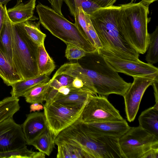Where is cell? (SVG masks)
<instances>
[{
  "label": "cell",
  "instance_id": "1",
  "mask_svg": "<svg viewBox=\"0 0 158 158\" xmlns=\"http://www.w3.org/2000/svg\"><path fill=\"white\" fill-rule=\"evenodd\" d=\"M87 55V67L76 63L72 69V76L81 80L85 88L93 95L106 96L115 94L123 96L131 83L125 81L98 50Z\"/></svg>",
  "mask_w": 158,
  "mask_h": 158
},
{
  "label": "cell",
  "instance_id": "2",
  "mask_svg": "<svg viewBox=\"0 0 158 158\" xmlns=\"http://www.w3.org/2000/svg\"><path fill=\"white\" fill-rule=\"evenodd\" d=\"M120 6L99 8L90 15L103 49L127 60L137 61L139 54L119 28L117 17Z\"/></svg>",
  "mask_w": 158,
  "mask_h": 158
},
{
  "label": "cell",
  "instance_id": "3",
  "mask_svg": "<svg viewBox=\"0 0 158 158\" xmlns=\"http://www.w3.org/2000/svg\"><path fill=\"white\" fill-rule=\"evenodd\" d=\"M148 6L142 1L121 5L117 15L119 28L139 54L146 52L149 43Z\"/></svg>",
  "mask_w": 158,
  "mask_h": 158
},
{
  "label": "cell",
  "instance_id": "4",
  "mask_svg": "<svg viewBox=\"0 0 158 158\" xmlns=\"http://www.w3.org/2000/svg\"><path fill=\"white\" fill-rule=\"evenodd\" d=\"M35 7L40 24L66 44H70L77 46L87 53H92L97 50L84 37L75 24L64 16L40 2Z\"/></svg>",
  "mask_w": 158,
  "mask_h": 158
},
{
  "label": "cell",
  "instance_id": "5",
  "mask_svg": "<svg viewBox=\"0 0 158 158\" xmlns=\"http://www.w3.org/2000/svg\"><path fill=\"white\" fill-rule=\"evenodd\" d=\"M12 33L15 71L23 80L39 76L37 61L39 46L29 37L22 23L12 24Z\"/></svg>",
  "mask_w": 158,
  "mask_h": 158
},
{
  "label": "cell",
  "instance_id": "6",
  "mask_svg": "<svg viewBox=\"0 0 158 158\" xmlns=\"http://www.w3.org/2000/svg\"><path fill=\"white\" fill-rule=\"evenodd\" d=\"M118 143L125 158H141L149 149L158 146V139L139 126L130 127L118 138Z\"/></svg>",
  "mask_w": 158,
  "mask_h": 158
},
{
  "label": "cell",
  "instance_id": "7",
  "mask_svg": "<svg viewBox=\"0 0 158 158\" xmlns=\"http://www.w3.org/2000/svg\"><path fill=\"white\" fill-rule=\"evenodd\" d=\"M85 104L80 107H71L53 101L44 105V112L48 128L55 138L80 117Z\"/></svg>",
  "mask_w": 158,
  "mask_h": 158
},
{
  "label": "cell",
  "instance_id": "8",
  "mask_svg": "<svg viewBox=\"0 0 158 158\" xmlns=\"http://www.w3.org/2000/svg\"><path fill=\"white\" fill-rule=\"evenodd\" d=\"M80 118L83 122L121 121L124 118L105 96L90 94Z\"/></svg>",
  "mask_w": 158,
  "mask_h": 158
},
{
  "label": "cell",
  "instance_id": "9",
  "mask_svg": "<svg viewBox=\"0 0 158 158\" xmlns=\"http://www.w3.org/2000/svg\"><path fill=\"white\" fill-rule=\"evenodd\" d=\"M110 66L115 71L131 76L158 78V69L152 64L139 60H127L120 58L103 49L98 50Z\"/></svg>",
  "mask_w": 158,
  "mask_h": 158
},
{
  "label": "cell",
  "instance_id": "10",
  "mask_svg": "<svg viewBox=\"0 0 158 158\" xmlns=\"http://www.w3.org/2000/svg\"><path fill=\"white\" fill-rule=\"evenodd\" d=\"M130 87L124 95L125 111L127 120L133 122L138 112L143 96L147 89L155 79L148 77H134Z\"/></svg>",
  "mask_w": 158,
  "mask_h": 158
},
{
  "label": "cell",
  "instance_id": "11",
  "mask_svg": "<svg viewBox=\"0 0 158 158\" xmlns=\"http://www.w3.org/2000/svg\"><path fill=\"white\" fill-rule=\"evenodd\" d=\"M26 145L22 125L13 117L0 123V153L20 149Z\"/></svg>",
  "mask_w": 158,
  "mask_h": 158
},
{
  "label": "cell",
  "instance_id": "12",
  "mask_svg": "<svg viewBox=\"0 0 158 158\" xmlns=\"http://www.w3.org/2000/svg\"><path fill=\"white\" fill-rule=\"evenodd\" d=\"M84 131L90 134L119 138L130 128L126 120L98 122H82Z\"/></svg>",
  "mask_w": 158,
  "mask_h": 158
},
{
  "label": "cell",
  "instance_id": "13",
  "mask_svg": "<svg viewBox=\"0 0 158 158\" xmlns=\"http://www.w3.org/2000/svg\"><path fill=\"white\" fill-rule=\"evenodd\" d=\"M21 125L27 144L28 145L48 128L44 112L39 111L27 114Z\"/></svg>",
  "mask_w": 158,
  "mask_h": 158
},
{
  "label": "cell",
  "instance_id": "14",
  "mask_svg": "<svg viewBox=\"0 0 158 158\" xmlns=\"http://www.w3.org/2000/svg\"><path fill=\"white\" fill-rule=\"evenodd\" d=\"M36 2V0H29L24 3L21 0H17L14 6L7 9V15L12 24L38 20L39 18L34 15Z\"/></svg>",
  "mask_w": 158,
  "mask_h": 158
},
{
  "label": "cell",
  "instance_id": "15",
  "mask_svg": "<svg viewBox=\"0 0 158 158\" xmlns=\"http://www.w3.org/2000/svg\"><path fill=\"white\" fill-rule=\"evenodd\" d=\"M7 9L4 24L0 35V49L15 70L13 58L12 24L7 15Z\"/></svg>",
  "mask_w": 158,
  "mask_h": 158
},
{
  "label": "cell",
  "instance_id": "16",
  "mask_svg": "<svg viewBox=\"0 0 158 158\" xmlns=\"http://www.w3.org/2000/svg\"><path fill=\"white\" fill-rule=\"evenodd\" d=\"M90 94H92L84 89L74 88L66 95H56L52 102L67 107H80L85 103Z\"/></svg>",
  "mask_w": 158,
  "mask_h": 158
},
{
  "label": "cell",
  "instance_id": "17",
  "mask_svg": "<svg viewBox=\"0 0 158 158\" xmlns=\"http://www.w3.org/2000/svg\"><path fill=\"white\" fill-rule=\"evenodd\" d=\"M138 121L139 126L158 139V103L143 111Z\"/></svg>",
  "mask_w": 158,
  "mask_h": 158
},
{
  "label": "cell",
  "instance_id": "18",
  "mask_svg": "<svg viewBox=\"0 0 158 158\" xmlns=\"http://www.w3.org/2000/svg\"><path fill=\"white\" fill-rule=\"evenodd\" d=\"M51 80L48 81L41 83L27 90L23 94L27 102L32 104L35 103H42L45 101L51 88Z\"/></svg>",
  "mask_w": 158,
  "mask_h": 158
},
{
  "label": "cell",
  "instance_id": "19",
  "mask_svg": "<svg viewBox=\"0 0 158 158\" xmlns=\"http://www.w3.org/2000/svg\"><path fill=\"white\" fill-rule=\"evenodd\" d=\"M50 80L48 75L44 74L36 77L17 82L11 86L12 87L10 92L11 96L17 98L22 96L29 89L37 85L47 82Z\"/></svg>",
  "mask_w": 158,
  "mask_h": 158
},
{
  "label": "cell",
  "instance_id": "20",
  "mask_svg": "<svg viewBox=\"0 0 158 158\" xmlns=\"http://www.w3.org/2000/svg\"><path fill=\"white\" fill-rule=\"evenodd\" d=\"M0 77L7 86L23 80L15 71L0 49Z\"/></svg>",
  "mask_w": 158,
  "mask_h": 158
},
{
  "label": "cell",
  "instance_id": "21",
  "mask_svg": "<svg viewBox=\"0 0 158 158\" xmlns=\"http://www.w3.org/2000/svg\"><path fill=\"white\" fill-rule=\"evenodd\" d=\"M55 139L48 128L30 145L33 146L39 152L49 156L55 147Z\"/></svg>",
  "mask_w": 158,
  "mask_h": 158
},
{
  "label": "cell",
  "instance_id": "22",
  "mask_svg": "<svg viewBox=\"0 0 158 158\" xmlns=\"http://www.w3.org/2000/svg\"><path fill=\"white\" fill-rule=\"evenodd\" d=\"M37 61L39 76H49L55 68L54 62L46 51L44 45L39 46Z\"/></svg>",
  "mask_w": 158,
  "mask_h": 158
},
{
  "label": "cell",
  "instance_id": "23",
  "mask_svg": "<svg viewBox=\"0 0 158 158\" xmlns=\"http://www.w3.org/2000/svg\"><path fill=\"white\" fill-rule=\"evenodd\" d=\"M19 98L11 96L0 101V123L12 118L20 109Z\"/></svg>",
  "mask_w": 158,
  "mask_h": 158
},
{
  "label": "cell",
  "instance_id": "24",
  "mask_svg": "<svg viewBox=\"0 0 158 158\" xmlns=\"http://www.w3.org/2000/svg\"><path fill=\"white\" fill-rule=\"evenodd\" d=\"M57 158H91L87 153L73 145L63 143H56Z\"/></svg>",
  "mask_w": 158,
  "mask_h": 158
},
{
  "label": "cell",
  "instance_id": "25",
  "mask_svg": "<svg viewBox=\"0 0 158 158\" xmlns=\"http://www.w3.org/2000/svg\"><path fill=\"white\" fill-rule=\"evenodd\" d=\"M24 29L29 37L38 46L44 45L46 35L40 28V23L32 21L22 23Z\"/></svg>",
  "mask_w": 158,
  "mask_h": 158
},
{
  "label": "cell",
  "instance_id": "26",
  "mask_svg": "<svg viewBox=\"0 0 158 158\" xmlns=\"http://www.w3.org/2000/svg\"><path fill=\"white\" fill-rule=\"evenodd\" d=\"M69 7L71 15L74 16L79 7H81L88 14L91 15L100 8L90 0H64Z\"/></svg>",
  "mask_w": 158,
  "mask_h": 158
},
{
  "label": "cell",
  "instance_id": "27",
  "mask_svg": "<svg viewBox=\"0 0 158 158\" xmlns=\"http://www.w3.org/2000/svg\"><path fill=\"white\" fill-rule=\"evenodd\" d=\"M145 56L147 63L155 64L158 61V26L152 33L149 34V41Z\"/></svg>",
  "mask_w": 158,
  "mask_h": 158
},
{
  "label": "cell",
  "instance_id": "28",
  "mask_svg": "<svg viewBox=\"0 0 158 158\" xmlns=\"http://www.w3.org/2000/svg\"><path fill=\"white\" fill-rule=\"evenodd\" d=\"M45 155L40 152L29 150L27 146L13 151L0 153V158H44Z\"/></svg>",
  "mask_w": 158,
  "mask_h": 158
},
{
  "label": "cell",
  "instance_id": "29",
  "mask_svg": "<svg viewBox=\"0 0 158 158\" xmlns=\"http://www.w3.org/2000/svg\"><path fill=\"white\" fill-rule=\"evenodd\" d=\"M73 17L75 19L74 23L84 37L95 47V44L88 32L86 20L85 12L83 11L81 7H79L76 10Z\"/></svg>",
  "mask_w": 158,
  "mask_h": 158
},
{
  "label": "cell",
  "instance_id": "30",
  "mask_svg": "<svg viewBox=\"0 0 158 158\" xmlns=\"http://www.w3.org/2000/svg\"><path fill=\"white\" fill-rule=\"evenodd\" d=\"M65 56L68 60H78L86 56L87 53L79 47L70 44H67Z\"/></svg>",
  "mask_w": 158,
  "mask_h": 158
},
{
  "label": "cell",
  "instance_id": "31",
  "mask_svg": "<svg viewBox=\"0 0 158 158\" xmlns=\"http://www.w3.org/2000/svg\"><path fill=\"white\" fill-rule=\"evenodd\" d=\"M85 17L88 32L95 44L96 48L98 50L102 49L103 47L91 21L90 15L85 13Z\"/></svg>",
  "mask_w": 158,
  "mask_h": 158
},
{
  "label": "cell",
  "instance_id": "32",
  "mask_svg": "<svg viewBox=\"0 0 158 158\" xmlns=\"http://www.w3.org/2000/svg\"><path fill=\"white\" fill-rule=\"evenodd\" d=\"M52 78L56 79L59 83L60 86H72V83L74 78L66 74H60L55 76H53Z\"/></svg>",
  "mask_w": 158,
  "mask_h": 158
},
{
  "label": "cell",
  "instance_id": "33",
  "mask_svg": "<svg viewBox=\"0 0 158 158\" xmlns=\"http://www.w3.org/2000/svg\"><path fill=\"white\" fill-rule=\"evenodd\" d=\"M100 8H104L113 5L117 0H90Z\"/></svg>",
  "mask_w": 158,
  "mask_h": 158
},
{
  "label": "cell",
  "instance_id": "34",
  "mask_svg": "<svg viewBox=\"0 0 158 158\" xmlns=\"http://www.w3.org/2000/svg\"><path fill=\"white\" fill-rule=\"evenodd\" d=\"M141 158H158V146L149 149L143 154Z\"/></svg>",
  "mask_w": 158,
  "mask_h": 158
},
{
  "label": "cell",
  "instance_id": "35",
  "mask_svg": "<svg viewBox=\"0 0 158 158\" xmlns=\"http://www.w3.org/2000/svg\"><path fill=\"white\" fill-rule=\"evenodd\" d=\"M64 0H52L51 4L52 9L60 15L63 16L62 13L61 7Z\"/></svg>",
  "mask_w": 158,
  "mask_h": 158
},
{
  "label": "cell",
  "instance_id": "36",
  "mask_svg": "<svg viewBox=\"0 0 158 158\" xmlns=\"http://www.w3.org/2000/svg\"><path fill=\"white\" fill-rule=\"evenodd\" d=\"M6 9V5L3 6L0 3V35L4 24Z\"/></svg>",
  "mask_w": 158,
  "mask_h": 158
},
{
  "label": "cell",
  "instance_id": "37",
  "mask_svg": "<svg viewBox=\"0 0 158 158\" xmlns=\"http://www.w3.org/2000/svg\"><path fill=\"white\" fill-rule=\"evenodd\" d=\"M74 78L72 84V87L77 89H82L87 91L85 89L84 83L81 80L78 78Z\"/></svg>",
  "mask_w": 158,
  "mask_h": 158
},
{
  "label": "cell",
  "instance_id": "38",
  "mask_svg": "<svg viewBox=\"0 0 158 158\" xmlns=\"http://www.w3.org/2000/svg\"><path fill=\"white\" fill-rule=\"evenodd\" d=\"M44 106L41 103H32L30 106V112L39 111L44 109Z\"/></svg>",
  "mask_w": 158,
  "mask_h": 158
},
{
  "label": "cell",
  "instance_id": "39",
  "mask_svg": "<svg viewBox=\"0 0 158 158\" xmlns=\"http://www.w3.org/2000/svg\"><path fill=\"white\" fill-rule=\"evenodd\" d=\"M152 85L154 91L155 103H158V79L154 80Z\"/></svg>",
  "mask_w": 158,
  "mask_h": 158
},
{
  "label": "cell",
  "instance_id": "40",
  "mask_svg": "<svg viewBox=\"0 0 158 158\" xmlns=\"http://www.w3.org/2000/svg\"><path fill=\"white\" fill-rule=\"evenodd\" d=\"M11 0H0V3L2 5H6V4ZM51 4L52 3V0H47Z\"/></svg>",
  "mask_w": 158,
  "mask_h": 158
},
{
  "label": "cell",
  "instance_id": "41",
  "mask_svg": "<svg viewBox=\"0 0 158 158\" xmlns=\"http://www.w3.org/2000/svg\"><path fill=\"white\" fill-rule=\"evenodd\" d=\"M157 0H142L141 1L144 3L149 5L150 4Z\"/></svg>",
  "mask_w": 158,
  "mask_h": 158
},
{
  "label": "cell",
  "instance_id": "42",
  "mask_svg": "<svg viewBox=\"0 0 158 158\" xmlns=\"http://www.w3.org/2000/svg\"></svg>",
  "mask_w": 158,
  "mask_h": 158
}]
</instances>
